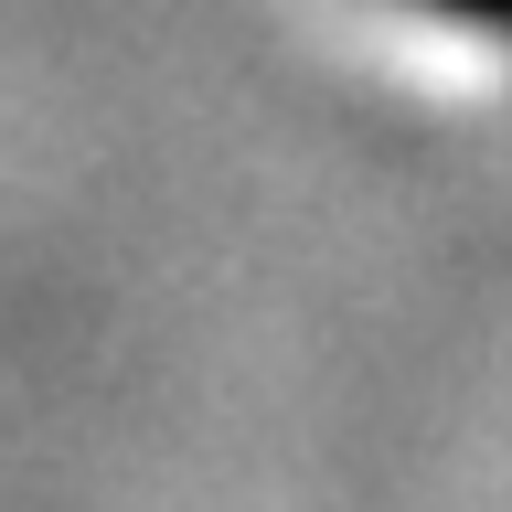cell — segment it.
<instances>
[{"label": "cell", "instance_id": "6da1fadb", "mask_svg": "<svg viewBox=\"0 0 512 512\" xmlns=\"http://www.w3.org/2000/svg\"><path fill=\"white\" fill-rule=\"evenodd\" d=\"M427 11H448V22H512V0H427Z\"/></svg>", "mask_w": 512, "mask_h": 512}]
</instances>
